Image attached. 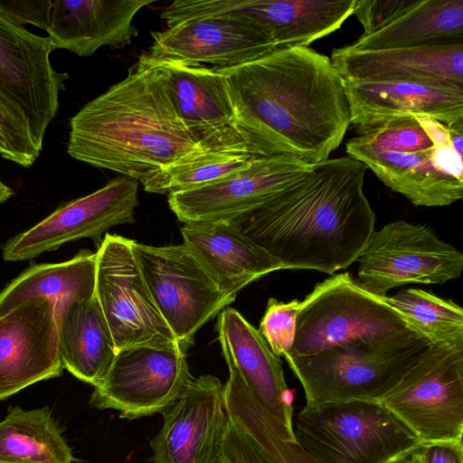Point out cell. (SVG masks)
<instances>
[{
	"mask_svg": "<svg viewBox=\"0 0 463 463\" xmlns=\"http://www.w3.org/2000/svg\"><path fill=\"white\" fill-rule=\"evenodd\" d=\"M215 69L234 128L254 156L318 164L340 146L352 123L345 78L328 56L308 46Z\"/></svg>",
	"mask_w": 463,
	"mask_h": 463,
	"instance_id": "obj_1",
	"label": "cell"
},
{
	"mask_svg": "<svg viewBox=\"0 0 463 463\" xmlns=\"http://www.w3.org/2000/svg\"><path fill=\"white\" fill-rule=\"evenodd\" d=\"M366 166L350 156L315 164L268 202L231 222L283 269L333 275L357 261L375 230Z\"/></svg>",
	"mask_w": 463,
	"mask_h": 463,
	"instance_id": "obj_2",
	"label": "cell"
},
{
	"mask_svg": "<svg viewBox=\"0 0 463 463\" xmlns=\"http://www.w3.org/2000/svg\"><path fill=\"white\" fill-rule=\"evenodd\" d=\"M70 126L67 152L72 158L142 184L208 150L179 117L161 71L146 52L123 80L82 107Z\"/></svg>",
	"mask_w": 463,
	"mask_h": 463,
	"instance_id": "obj_3",
	"label": "cell"
},
{
	"mask_svg": "<svg viewBox=\"0 0 463 463\" xmlns=\"http://www.w3.org/2000/svg\"><path fill=\"white\" fill-rule=\"evenodd\" d=\"M354 128L348 156L415 206H447L462 198L463 124L412 115Z\"/></svg>",
	"mask_w": 463,
	"mask_h": 463,
	"instance_id": "obj_4",
	"label": "cell"
},
{
	"mask_svg": "<svg viewBox=\"0 0 463 463\" xmlns=\"http://www.w3.org/2000/svg\"><path fill=\"white\" fill-rule=\"evenodd\" d=\"M423 340L429 339L345 271L317 283L300 302L294 343L283 356H308L334 347H399Z\"/></svg>",
	"mask_w": 463,
	"mask_h": 463,
	"instance_id": "obj_5",
	"label": "cell"
},
{
	"mask_svg": "<svg viewBox=\"0 0 463 463\" xmlns=\"http://www.w3.org/2000/svg\"><path fill=\"white\" fill-rule=\"evenodd\" d=\"M293 432L319 463H400L420 446L378 402L306 403Z\"/></svg>",
	"mask_w": 463,
	"mask_h": 463,
	"instance_id": "obj_6",
	"label": "cell"
},
{
	"mask_svg": "<svg viewBox=\"0 0 463 463\" xmlns=\"http://www.w3.org/2000/svg\"><path fill=\"white\" fill-rule=\"evenodd\" d=\"M434 345L424 340L400 347H334L284 358L300 382L307 403L381 402Z\"/></svg>",
	"mask_w": 463,
	"mask_h": 463,
	"instance_id": "obj_7",
	"label": "cell"
},
{
	"mask_svg": "<svg viewBox=\"0 0 463 463\" xmlns=\"http://www.w3.org/2000/svg\"><path fill=\"white\" fill-rule=\"evenodd\" d=\"M135 260L160 315L186 353L196 332L235 300L222 293L184 246L131 240Z\"/></svg>",
	"mask_w": 463,
	"mask_h": 463,
	"instance_id": "obj_8",
	"label": "cell"
},
{
	"mask_svg": "<svg viewBox=\"0 0 463 463\" xmlns=\"http://www.w3.org/2000/svg\"><path fill=\"white\" fill-rule=\"evenodd\" d=\"M357 261V283L377 297L409 284L442 285L463 269L461 251L430 227L402 220L374 230Z\"/></svg>",
	"mask_w": 463,
	"mask_h": 463,
	"instance_id": "obj_9",
	"label": "cell"
},
{
	"mask_svg": "<svg viewBox=\"0 0 463 463\" xmlns=\"http://www.w3.org/2000/svg\"><path fill=\"white\" fill-rule=\"evenodd\" d=\"M381 403L420 444L462 440L463 348L434 345Z\"/></svg>",
	"mask_w": 463,
	"mask_h": 463,
	"instance_id": "obj_10",
	"label": "cell"
},
{
	"mask_svg": "<svg viewBox=\"0 0 463 463\" xmlns=\"http://www.w3.org/2000/svg\"><path fill=\"white\" fill-rule=\"evenodd\" d=\"M96 255L95 295L116 351L135 345H178L147 289L131 240L107 233Z\"/></svg>",
	"mask_w": 463,
	"mask_h": 463,
	"instance_id": "obj_11",
	"label": "cell"
},
{
	"mask_svg": "<svg viewBox=\"0 0 463 463\" xmlns=\"http://www.w3.org/2000/svg\"><path fill=\"white\" fill-rule=\"evenodd\" d=\"M357 0H175L160 17L166 27L189 19L223 15L261 30L279 48L308 46L338 30Z\"/></svg>",
	"mask_w": 463,
	"mask_h": 463,
	"instance_id": "obj_12",
	"label": "cell"
},
{
	"mask_svg": "<svg viewBox=\"0 0 463 463\" xmlns=\"http://www.w3.org/2000/svg\"><path fill=\"white\" fill-rule=\"evenodd\" d=\"M194 377L179 345H135L116 353L102 382L90 398V407L115 410L136 420L162 413Z\"/></svg>",
	"mask_w": 463,
	"mask_h": 463,
	"instance_id": "obj_13",
	"label": "cell"
},
{
	"mask_svg": "<svg viewBox=\"0 0 463 463\" xmlns=\"http://www.w3.org/2000/svg\"><path fill=\"white\" fill-rule=\"evenodd\" d=\"M138 182L120 175L99 190L59 206L50 215L1 245L6 261L34 259L77 240L91 239L99 248L109 228L135 222Z\"/></svg>",
	"mask_w": 463,
	"mask_h": 463,
	"instance_id": "obj_14",
	"label": "cell"
},
{
	"mask_svg": "<svg viewBox=\"0 0 463 463\" xmlns=\"http://www.w3.org/2000/svg\"><path fill=\"white\" fill-rule=\"evenodd\" d=\"M53 50L48 36L33 33L0 10V92L23 111L40 151L68 78L53 69Z\"/></svg>",
	"mask_w": 463,
	"mask_h": 463,
	"instance_id": "obj_15",
	"label": "cell"
},
{
	"mask_svg": "<svg viewBox=\"0 0 463 463\" xmlns=\"http://www.w3.org/2000/svg\"><path fill=\"white\" fill-rule=\"evenodd\" d=\"M313 165L288 156H255L222 179L167 194L168 205L184 223L232 221L268 202Z\"/></svg>",
	"mask_w": 463,
	"mask_h": 463,
	"instance_id": "obj_16",
	"label": "cell"
},
{
	"mask_svg": "<svg viewBox=\"0 0 463 463\" xmlns=\"http://www.w3.org/2000/svg\"><path fill=\"white\" fill-rule=\"evenodd\" d=\"M162 415L149 443L152 463H222L228 415L224 384L217 377L194 378Z\"/></svg>",
	"mask_w": 463,
	"mask_h": 463,
	"instance_id": "obj_17",
	"label": "cell"
},
{
	"mask_svg": "<svg viewBox=\"0 0 463 463\" xmlns=\"http://www.w3.org/2000/svg\"><path fill=\"white\" fill-rule=\"evenodd\" d=\"M63 369L54 301L33 298L0 317V401Z\"/></svg>",
	"mask_w": 463,
	"mask_h": 463,
	"instance_id": "obj_18",
	"label": "cell"
},
{
	"mask_svg": "<svg viewBox=\"0 0 463 463\" xmlns=\"http://www.w3.org/2000/svg\"><path fill=\"white\" fill-rule=\"evenodd\" d=\"M151 35L146 52L151 58L217 69L236 67L282 49L253 24L223 15L185 20Z\"/></svg>",
	"mask_w": 463,
	"mask_h": 463,
	"instance_id": "obj_19",
	"label": "cell"
},
{
	"mask_svg": "<svg viewBox=\"0 0 463 463\" xmlns=\"http://www.w3.org/2000/svg\"><path fill=\"white\" fill-rule=\"evenodd\" d=\"M152 59L163 74L179 117L203 147L250 152L234 128L222 78L215 68Z\"/></svg>",
	"mask_w": 463,
	"mask_h": 463,
	"instance_id": "obj_20",
	"label": "cell"
},
{
	"mask_svg": "<svg viewBox=\"0 0 463 463\" xmlns=\"http://www.w3.org/2000/svg\"><path fill=\"white\" fill-rule=\"evenodd\" d=\"M331 61L345 80L463 89V43L361 51L345 45Z\"/></svg>",
	"mask_w": 463,
	"mask_h": 463,
	"instance_id": "obj_21",
	"label": "cell"
},
{
	"mask_svg": "<svg viewBox=\"0 0 463 463\" xmlns=\"http://www.w3.org/2000/svg\"><path fill=\"white\" fill-rule=\"evenodd\" d=\"M216 329L226 364L237 370L252 395L276 420L293 430V397L280 357L233 308L219 313Z\"/></svg>",
	"mask_w": 463,
	"mask_h": 463,
	"instance_id": "obj_22",
	"label": "cell"
},
{
	"mask_svg": "<svg viewBox=\"0 0 463 463\" xmlns=\"http://www.w3.org/2000/svg\"><path fill=\"white\" fill-rule=\"evenodd\" d=\"M180 231L184 246L226 296L236 297L252 281L283 269L229 221L186 222Z\"/></svg>",
	"mask_w": 463,
	"mask_h": 463,
	"instance_id": "obj_23",
	"label": "cell"
},
{
	"mask_svg": "<svg viewBox=\"0 0 463 463\" xmlns=\"http://www.w3.org/2000/svg\"><path fill=\"white\" fill-rule=\"evenodd\" d=\"M155 0L52 1L46 30L52 47L90 57L102 46L122 49L137 35L133 19Z\"/></svg>",
	"mask_w": 463,
	"mask_h": 463,
	"instance_id": "obj_24",
	"label": "cell"
},
{
	"mask_svg": "<svg viewBox=\"0 0 463 463\" xmlns=\"http://www.w3.org/2000/svg\"><path fill=\"white\" fill-rule=\"evenodd\" d=\"M345 87L354 128L412 115L430 117L449 127L463 124V89L349 80Z\"/></svg>",
	"mask_w": 463,
	"mask_h": 463,
	"instance_id": "obj_25",
	"label": "cell"
},
{
	"mask_svg": "<svg viewBox=\"0 0 463 463\" xmlns=\"http://www.w3.org/2000/svg\"><path fill=\"white\" fill-rule=\"evenodd\" d=\"M59 349L63 368L98 386L115 355V344L96 295L56 306Z\"/></svg>",
	"mask_w": 463,
	"mask_h": 463,
	"instance_id": "obj_26",
	"label": "cell"
},
{
	"mask_svg": "<svg viewBox=\"0 0 463 463\" xmlns=\"http://www.w3.org/2000/svg\"><path fill=\"white\" fill-rule=\"evenodd\" d=\"M463 43V0H417L389 24L361 34V51Z\"/></svg>",
	"mask_w": 463,
	"mask_h": 463,
	"instance_id": "obj_27",
	"label": "cell"
},
{
	"mask_svg": "<svg viewBox=\"0 0 463 463\" xmlns=\"http://www.w3.org/2000/svg\"><path fill=\"white\" fill-rule=\"evenodd\" d=\"M96 263V252L83 250L66 261L31 265L0 292V317L33 298H48L56 306L91 298Z\"/></svg>",
	"mask_w": 463,
	"mask_h": 463,
	"instance_id": "obj_28",
	"label": "cell"
},
{
	"mask_svg": "<svg viewBox=\"0 0 463 463\" xmlns=\"http://www.w3.org/2000/svg\"><path fill=\"white\" fill-rule=\"evenodd\" d=\"M77 459L49 407H10L0 421V463H73Z\"/></svg>",
	"mask_w": 463,
	"mask_h": 463,
	"instance_id": "obj_29",
	"label": "cell"
},
{
	"mask_svg": "<svg viewBox=\"0 0 463 463\" xmlns=\"http://www.w3.org/2000/svg\"><path fill=\"white\" fill-rule=\"evenodd\" d=\"M226 412L250 435L272 463H319L297 442L292 429L276 420L252 395L237 370L227 364Z\"/></svg>",
	"mask_w": 463,
	"mask_h": 463,
	"instance_id": "obj_30",
	"label": "cell"
},
{
	"mask_svg": "<svg viewBox=\"0 0 463 463\" xmlns=\"http://www.w3.org/2000/svg\"><path fill=\"white\" fill-rule=\"evenodd\" d=\"M383 299L433 344L463 348V309L421 288H405Z\"/></svg>",
	"mask_w": 463,
	"mask_h": 463,
	"instance_id": "obj_31",
	"label": "cell"
},
{
	"mask_svg": "<svg viewBox=\"0 0 463 463\" xmlns=\"http://www.w3.org/2000/svg\"><path fill=\"white\" fill-rule=\"evenodd\" d=\"M253 156L247 151H203L164 169L143 187L148 193L165 194L196 188L242 169Z\"/></svg>",
	"mask_w": 463,
	"mask_h": 463,
	"instance_id": "obj_32",
	"label": "cell"
},
{
	"mask_svg": "<svg viewBox=\"0 0 463 463\" xmlns=\"http://www.w3.org/2000/svg\"><path fill=\"white\" fill-rule=\"evenodd\" d=\"M0 142L2 156L24 167H30L39 157L28 122L23 111L0 92Z\"/></svg>",
	"mask_w": 463,
	"mask_h": 463,
	"instance_id": "obj_33",
	"label": "cell"
},
{
	"mask_svg": "<svg viewBox=\"0 0 463 463\" xmlns=\"http://www.w3.org/2000/svg\"><path fill=\"white\" fill-rule=\"evenodd\" d=\"M300 302L293 299L285 303L274 298L268 301L258 330L273 354L279 357L287 354L293 345Z\"/></svg>",
	"mask_w": 463,
	"mask_h": 463,
	"instance_id": "obj_34",
	"label": "cell"
},
{
	"mask_svg": "<svg viewBox=\"0 0 463 463\" xmlns=\"http://www.w3.org/2000/svg\"><path fill=\"white\" fill-rule=\"evenodd\" d=\"M417 0H357L354 14L364 27V34L389 24L415 5Z\"/></svg>",
	"mask_w": 463,
	"mask_h": 463,
	"instance_id": "obj_35",
	"label": "cell"
},
{
	"mask_svg": "<svg viewBox=\"0 0 463 463\" xmlns=\"http://www.w3.org/2000/svg\"><path fill=\"white\" fill-rule=\"evenodd\" d=\"M52 1H0V10L24 25L34 24L45 31L49 27Z\"/></svg>",
	"mask_w": 463,
	"mask_h": 463,
	"instance_id": "obj_36",
	"label": "cell"
},
{
	"mask_svg": "<svg viewBox=\"0 0 463 463\" xmlns=\"http://www.w3.org/2000/svg\"><path fill=\"white\" fill-rule=\"evenodd\" d=\"M416 450L424 463H463L462 440L420 444Z\"/></svg>",
	"mask_w": 463,
	"mask_h": 463,
	"instance_id": "obj_37",
	"label": "cell"
},
{
	"mask_svg": "<svg viewBox=\"0 0 463 463\" xmlns=\"http://www.w3.org/2000/svg\"><path fill=\"white\" fill-rule=\"evenodd\" d=\"M14 195V191L0 180V203L6 202Z\"/></svg>",
	"mask_w": 463,
	"mask_h": 463,
	"instance_id": "obj_38",
	"label": "cell"
},
{
	"mask_svg": "<svg viewBox=\"0 0 463 463\" xmlns=\"http://www.w3.org/2000/svg\"><path fill=\"white\" fill-rule=\"evenodd\" d=\"M400 463H424V461L417 450H415Z\"/></svg>",
	"mask_w": 463,
	"mask_h": 463,
	"instance_id": "obj_39",
	"label": "cell"
},
{
	"mask_svg": "<svg viewBox=\"0 0 463 463\" xmlns=\"http://www.w3.org/2000/svg\"><path fill=\"white\" fill-rule=\"evenodd\" d=\"M2 153H3V146H2V144L0 142V155H2Z\"/></svg>",
	"mask_w": 463,
	"mask_h": 463,
	"instance_id": "obj_40",
	"label": "cell"
}]
</instances>
